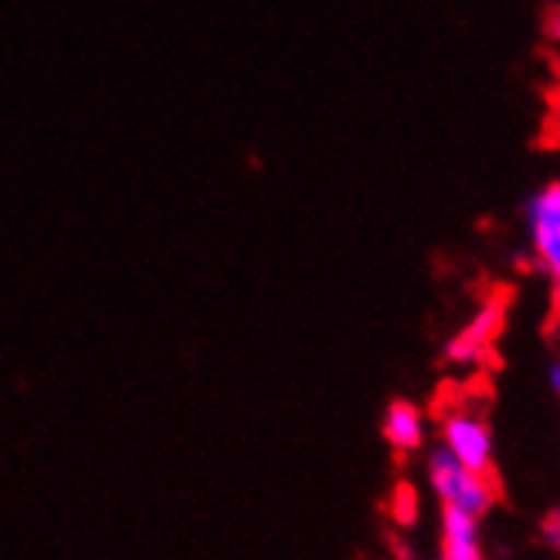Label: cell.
Instances as JSON below:
<instances>
[{
	"instance_id": "6da1fadb",
	"label": "cell",
	"mask_w": 560,
	"mask_h": 560,
	"mask_svg": "<svg viewBox=\"0 0 560 560\" xmlns=\"http://www.w3.org/2000/svg\"><path fill=\"white\" fill-rule=\"evenodd\" d=\"M424 479L432 497L442 503V510H455L476 520H482L500 500V489L492 482V476L472 472L463 463H455L442 445H435L424 455Z\"/></svg>"
},
{
	"instance_id": "7a4b0ae2",
	"label": "cell",
	"mask_w": 560,
	"mask_h": 560,
	"mask_svg": "<svg viewBox=\"0 0 560 560\" xmlns=\"http://www.w3.org/2000/svg\"><path fill=\"white\" fill-rule=\"evenodd\" d=\"M439 445L472 472L492 476V428L479 405H448L439 415Z\"/></svg>"
},
{
	"instance_id": "3957f363",
	"label": "cell",
	"mask_w": 560,
	"mask_h": 560,
	"mask_svg": "<svg viewBox=\"0 0 560 560\" xmlns=\"http://www.w3.org/2000/svg\"><path fill=\"white\" fill-rule=\"evenodd\" d=\"M523 232L537 272H544L550 282L560 279V177L540 184L526 197Z\"/></svg>"
},
{
	"instance_id": "277c9868",
	"label": "cell",
	"mask_w": 560,
	"mask_h": 560,
	"mask_svg": "<svg viewBox=\"0 0 560 560\" xmlns=\"http://www.w3.org/2000/svg\"><path fill=\"white\" fill-rule=\"evenodd\" d=\"M503 323H506V303L503 295H489V300L469 316V323L463 329H455L445 343V360L452 368H482L492 347H497L500 334H503Z\"/></svg>"
},
{
	"instance_id": "5b68a950",
	"label": "cell",
	"mask_w": 560,
	"mask_h": 560,
	"mask_svg": "<svg viewBox=\"0 0 560 560\" xmlns=\"http://www.w3.org/2000/svg\"><path fill=\"white\" fill-rule=\"evenodd\" d=\"M381 435L398 455L421 452L424 439H428V418H424L421 405H415L408 398L387 401V408L381 415Z\"/></svg>"
},
{
	"instance_id": "8992f818",
	"label": "cell",
	"mask_w": 560,
	"mask_h": 560,
	"mask_svg": "<svg viewBox=\"0 0 560 560\" xmlns=\"http://www.w3.org/2000/svg\"><path fill=\"white\" fill-rule=\"evenodd\" d=\"M482 520L442 510L439 520V560H486L482 547Z\"/></svg>"
},
{
	"instance_id": "52a82bcc",
	"label": "cell",
	"mask_w": 560,
	"mask_h": 560,
	"mask_svg": "<svg viewBox=\"0 0 560 560\" xmlns=\"http://www.w3.org/2000/svg\"><path fill=\"white\" fill-rule=\"evenodd\" d=\"M390 516L398 526H408L418 520V492L411 482H398L390 492Z\"/></svg>"
},
{
	"instance_id": "ba28073f",
	"label": "cell",
	"mask_w": 560,
	"mask_h": 560,
	"mask_svg": "<svg viewBox=\"0 0 560 560\" xmlns=\"http://www.w3.org/2000/svg\"><path fill=\"white\" fill-rule=\"evenodd\" d=\"M537 537H540V544H544V547L560 550V506H553V510H547V513L540 516Z\"/></svg>"
},
{
	"instance_id": "9c48e42d",
	"label": "cell",
	"mask_w": 560,
	"mask_h": 560,
	"mask_svg": "<svg viewBox=\"0 0 560 560\" xmlns=\"http://www.w3.org/2000/svg\"><path fill=\"white\" fill-rule=\"evenodd\" d=\"M550 316H553V323L560 326V279L550 282Z\"/></svg>"
},
{
	"instance_id": "30bf717a",
	"label": "cell",
	"mask_w": 560,
	"mask_h": 560,
	"mask_svg": "<svg viewBox=\"0 0 560 560\" xmlns=\"http://www.w3.org/2000/svg\"><path fill=\"white\" fill-rule=\"evenodd\" d=\"M550 387H553V394L560 398V357L550 364Z\"/></svg>"
},
{
	"instance_id": "8fae6325",
	"label": "cell",
	"mask_w": 560,
	"mask_h": 560,
	"mask_svg": "<svg viewBox=\"0 0 560 560\" xmlns=\"http://www.w3.org/2000/svg\"><path fill=\"white\" fill-rule=\"evenodd\" d=\"M550 38H553V45L560 48V8H557L553 18H550Z\"/></svg>"
}]
</instances>
